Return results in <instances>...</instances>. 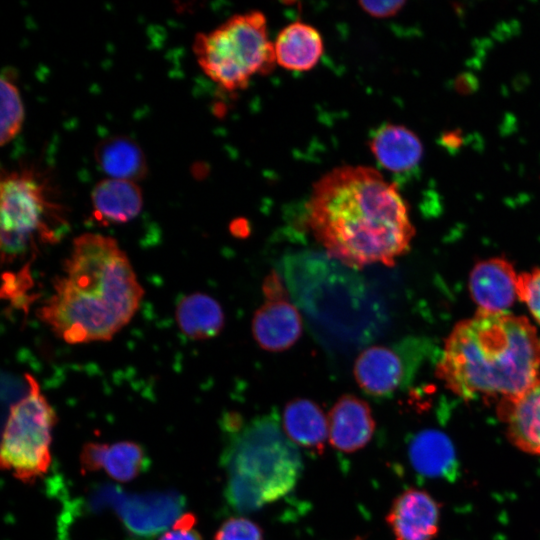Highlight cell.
Returning a JSON list of instances; mask_svg holds the SVG:
<instances>
[{"mask_svg":"<svg viewBox=\"0 0 540 540\" xmlns=\"http://www.w3.org/2000/svg\"><path fill=\"white\" fill-rule=\"evenodd\" d=\"M306 223L330 256L353 268L392 266L415 235L397 186L363 165L335 167L313 184Z\"/></svg>","mask_w":540,"mask_h":540,"instance_id":"cell-1","label":"cell"},{"mask_svg":"<svg viewBox=\"0 0 540 540\" xmlns=\"http://www.w3.org/2000/svg\"><path fill=\"white\" fill-rule=\"evenodd\" d=\"M144 290L117 241L84 233L72 243L63 274L37 314L68 344L108 341L139 308Z\"/></svg>","mask_w":540,"mask_h":540,"instance_id":"cell-2","label":"cell"},{"mask_svg":"<svg viewBox=\"0 0 540 540\" xmlns=\"http://www.w3.org/2000/svg\"><path fill=\"white\" fill-rule=\"evenodd\" d=\"M539 370L540 335L527 318L477 311L448 335L436 374L463 399L502 401L525 391Z\"/></svg>","mask_w":540,"mask_h":540,"instance_id":"cell-3","label":"cell"},{"mask_svg":"<svg viewBox=\"0 0 540 540\" xmlns=\"http://www.w3.org/2000/svg\"><path fill=\"white\" fill-rule=\"evenodd\" d=\"M224 424L237 432L225 456L229 503L245 512L287 495L299 479L302 462L275 415L257 417L243 426L241 418L231 413Z\"/></svg>","mask_w":540,"mask_h":540,"instance_id":"cell-4","label":"cell"},{"mask_svg":"<svg viewBox=\"0 0 540 540\" xmlns=\"http://www.w3.org/2000/svg\"><path fill=\"white\" fill-rule=\"evenodd\" d=\"M192 50L202 71L227 92L245 89L254 76L271 72L277 64L266 17L257 10L197 33Z\"/></svg>","mask_w":540,"mask_h":540,"instance_id":"cell-5","label":"cell"},{"mask_svg":"<svg viewBox=\"0 0 540 540\" xmlns=\"http://www.w3.org/2000/svg\"><path fill=\"white\" fill-rule=\"evenodd\" d=\"M29 390L11 406L3 431L1 468L23 483L32 484L51 464V433L57 417L38 382L26 375Z\"/></svg>","mask_w":540,"mask_h":540,"instance_id":"cell-6","label":"cell"},{"mask_svg":"<svg viewBox=\"0 0 540 540\" xmlns=\"http://www.w3.org/2000/svg\"><path fill=\"white\" fill-rule=\"evenodd\" d=\"M48 182L34 169L2 172L0 181L2 260L23 252L36 234L53 235L49 222L62 207L51 198Z\"/></svg>","mask_w":540,"mask_h":540,"instance_id":"cell-7","label":"cell"},{"mask_svg":"<svg viewBox=\"0 0 540 540\" xmlns=\"http://www.w3.org/2000/svg\"><path fill=\"white\" fill-rule=\"evenodd\" d=\"M264 302L255 312L252 332L261 348L280 352L293 346L303 329L302 318L290 301L280 276L272 271L263 282Z\"/></svg>","mask_w":540,"mask_h":540,"instance_id":"cell-8","label":"cell"},{"mask_svg":"<svg viewBox=\"0 0 540 540\" xmlns=\"http://www.w3.org/2000/svg\"><path fill=\"white\" fill-rule=\"evenodd\" d=\"M440 508L426 491L410 488L398 495L386 516L395 540H433L439 531Z\"/></svg>","mask_w":540,"mask_h":540,"instance_id":"cell-9","label":"cell"},{"mask_svg":"<svg viewBox=\"0 0 540 540\" xmlns=\"http://www.w3.org/2000/svg\"><path fill=\"white\" fill-rule=\"evenodd\" d=\"M517 281L518 273L505 258L478 262L469 277V289L478 311L505 313L518 298Z\"/></svg>","mask_w":540,"mask_h":540,"instance_id":"cell-10","label":"cell"},{"mask_svg":"<svg viewBox=\"0 0 540 540\" xmlns=\"http://www.w3.org/2000/svg\"><path fill=\"white\" fill-rule=\"evenodd\" d=\"M353 372L364 393L374 398H385L394 394L403 384L406 365L400 350L376 345L359 354Z\"/></svg>","mask_w":540,"mask_h":540,"instance_id":"cell-11","label":"cell"},{"mask_svg":"<svg viewBox=\"0 0 540 540\" xmlns=\"http://www.w3.org/2000/svg\"><path fill=\"white\" fill-rule=\"evenodd\" d=\"M374 431L370 406L354 395L341 396L328 414V440L339 451L352 453L364 448Z\"/></svg>","mask_w":540,"mask_h":540,"instance_id":"cell-12","label":"cell"},{"mask_svg":"<svg viewBox=\"0 0 540 540\" xmlns=\"http://www.w3.org/2000/svg\"><path fill=\"white\" fill-rule=\"evenodd\" d=\"M498 415L517 448L540 455V375L521 394L499 401Z\"/></svg>","mask_w":540,"mask_h":540,"instance_id":"cell-13","label":"cell"},{"mask_svg":"<svg viewBox=\"0 0 540 540\" xmlns=\"http://www.w3.org/2000/svg\"><path fill=\"white\" fill-rule=\"evenodd\" d=\"M147 464L142 446L132 441L114 444L86 443L80 453L82 472L103 469L112 479L129 482L136 478Z\"/></svg>","mask_w":540,"mask_h":540,"instance_id":"cell-14","label":"cell"},{"mask_svg":"<svg viewBox=\"0 0 540 540\" xmlns=\"http://www.w3.org/2000/svg\"><path fill=\"white\" fill-rule=\"evenodd\" d=\"M92 216L102 225L123 224L142 210L141 188L130 180L104 178L91 192Z\"/></svg>","mask_w":540,"mask_h":540,"instance_id":"cell-15","label":"cell"},{"mask_svg":"<svg viewBox=\"0 0 540 540\" xmlns=\"http://www.w3.org/2000/svg\"><path fill=\"white\" fill-rule=\"evenodd\" d=\"M369 147L378 163L394 173L414 169L423 156L419 137L399 124L386 123L379 127L371 137Z\"/></svg>","mask_w":540,"mask_h":540,"instance_id":"cell-16","label":"cell"},{"mask_svg":"<svg viewBox=\"0 0 540 540\" xmlns=\"http://www.w3.org/2000/svg\"><path fill=\"white\" fill-rule=\"evenodd\" d=\"M276 63L290 71H308L319 62L323 50L320 32L307 23L285 26L274 41Z\"/></svg>","mask_w":540,"mask_h":540,"instance_id":"cell-17","label":"cell"},{"mask_svg":"<svg viewBox=\"0 0 540 540\" xmlns=\"http://www.w3.org/2000/svg\"><path fill=\"white\" fill-rule=\"evenodd\" d=\"M282 428L295 445L318 454L323 452L328 440V417L308 399H294L285 405Z\"/></svg>","mask_w":540,"mask_h":540,"instance_id":"cell-18","label":"cell"},{"mask_svg":"<svg viewBox=\"0 0 540 540\" xmlns=\"http://www.w3.org/2000/svg\"><path fill=\"white\" fill-rule=\"evenodd\" d=\"M118 511L130 530L150 534L174 524L179 506L173 496L151 494L126 498Z\"/></svg>","mask_w":540,"mask_h":540,"instance_id":"cell-19","label":"cell"},{"mask_svg":"<svg viewBox=\"0 0 540 540\" xmlns=\"http://www.w3.org/2000/svg\"><path fill=\"white\" fill-rule=\"evenodd\" d=\"M97 165L110 178L138 181L147 175L148 166L140 146L127 136H110L95 147Z\"/></svg>","mask_w":540,"mask_h":540,"instance_id":"cell-20","label":"cell"},{"mask_svg":"<svg viewBox=\"0 0 540 540\" xmlns=\"http://www.w3.org/2000/svg\"><path fill=\"white\" fill-rule=\"evenodd\" d=\"M175 317L179 329L192 340L213 338L224 326V313L220 304L201 292L182 297L177 303Z\"/></svg>","mask_w":540,"mask_h":540,"instance_id":"cell-21","label":"cell"},{"mask_svg":"<svg viewBox=\"0 0 540 540\" xmlns=\"http://www.w3.org/2000/svg\"><path fill=\"white\" fill-rule=\"evenodd\" d=\"M0 83V144L3 146L19 133L24 121V107L19 90L11 79L10 73L3 72Z\"/></svg>","mask_w":540,"mask_h":540,"instance_id":"cell-22","label":"cell"},{"mask_svg":"<svg viewBox=\"0 0 540 540\" xmlns=\"http://www.w3.org/2000/svg\"><path fill=\"white\" fill-rule=\"evenodd\" d=\"M214 540H264L261 527L245 517H231L215 533Z\"/></svg>","mask_w":540,"mask_h":540,"instance_id":"cell-23","label":"cell"},{"mask_svg":"<svg viewBox=\"0 0 540 540\" xmlns=\"http://www.w3.org/2000/svg\"><path fill=\"white\" fill-rule=\"evenodd\" d=\"M517 295L540 324V268L518 274Z\"/></svg>","mask_w":540,"mask_h":540,"instance_id":"cell-24","label":"cell"},{"mask_svg":"<svg viewBox=\"0 0 540 540\" xmlns=\"http://www.w3.org/2000/svg\"><path fill=\"white\" fill-rule=\"evenodd\" d=\"M196 519L193 514L180 516L159 540H202L201 535L193 528Z\"/></svg>","mask_w":540,"mask_h":540,"instance_id":"cell-25","label":"cell"},{"mask_svg":"<svg viewBox=\"0 0 540 540\" xmlns=\"http://www.w3.org/2000/svg\"><path fill=\"white\" fill-rule=\"evenodd\" d=\"M358 4L370 16L376 18H386L397 14L404 6L405 1H360Z\"/></svg>","mask_w":540,"mask_h":540,"instance_id":"cell-26","label":"cell"},{"mask_svg":"<svg viewBox=\"0 0 540 540\" xmlns=\"http://www.w3.org/2000/svg\"><path fill=\"white\" fill-rule=\"evenodd\" d=\"M354 540H363V538L360 537V536H358V537H356Z\"/></svg>","mask_w":540,"mask_h":540,"instance_id":"cell-27","label":"cell"}]
</instances>
